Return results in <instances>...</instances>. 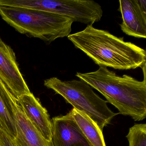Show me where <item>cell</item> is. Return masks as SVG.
Wrapping results in <instances>:
<instances>
[{
	"instance_id": "11",
	"label": "cell",
	"mask_w": 146,
	"mask_h": 146,
	"mask_svg": "<svg viewBox=\"0 0 146 146\" xmlns=\"http://www.w3.org/2000/svg\"><path fill=\"white\" fill-rule=\"evenodd\" d=\"M71 113L92 146H106L102 131L89 117L73 108Z\"/></svg>"
},
{
	"instance_id": "13",
	"label": "cell",
	"mask_w": 146,
	"mask_h": 146,
	"mask_svg": "<svg viewBox=\"0 0 146 146\" xmlns=\"http://www.w3.org/2000/svg\"><path fill=\"white\" fill-rule=\"evenodd\" d=\"M0 146H17L12 137L0 127Z\"/></svg>"
},
{
	"instance_id": "3",
	"label": "cell",
	"mask_w": 146,
	"mask_h": 146,
	"mask_svg": "<svg viewBox=\"0 0 146 146\" xmlns=\"http://www.w3.org/2000/svg\"><path fill=\"white\" fill-rule=\"evenodd\" d=\"M0 16L20 34L50 43L70 35L73 20L56 13L13 7L1 6Z\"/></svg>"
},
{
	"instance_id": "8",
	"label": "cell",
	"mask_w": 146,
	"mask_h": 146,
	"mask_svg": "<svg viewBox=\"0 0 146 146\" xmlns=\"http://www.w3.org/2000/svg\"><path fill=\"white\" fill-rule=\"evenodd\" d=\"M25 116L39 132L48 141H52V120L46 108L32 93L17 100Z\"/></svg>"
},
{
	"instance_id": "2",
	"label": "cell",
	"mask_w": 146,
	"mask_h": 146,
	"mask_svg": "<svg viewBox=\"0 0 146 146\" xmlns=\"http://www.w3.org/2000/svg\"><path fill=\"white\" fill-rule=\"evenodd\" d=\"M142 69V81L127 75L118 76L105 66L92 72H77L76 76L101 93L119 114L139 121L146 117V65Z\"/></svg>"
},
{
	"instance_id": "6",
	"label": "cell",
	"mask_w": 146,
	"mask_h": 146,
	"mask_svg": "<svg viewBox=\"0 0 146 146\" xmlns=\"http://www.w3.org/2000/svg\"><path fill=\"white\" fill-rule=\"evenodd\" d=\"M121 30L126 35L146 38V0H119Z\"/></svg>"
},
{
	"instance_id": "7",
	"label": "cell",
	"mask_w": 146,
	"mask_h": 146,
	"mask_svg": "<svg viewBox=\"0 0 146 146\" xmlns=\"http://www.w3.org/2000/svg\"><path fill=\"white\" fill-rule=\"evenodd\" d=\"M54 146H92L69 112L52 119Z\"/></svg>"
},
{
	"instance_id": "10",
	"label": "cell",
	"mask_w": 146,
	"mask_h": 146,
	"mask_svg": "<svg viewBox=\"0 0 146 146\" xmlns=\"http://www.w3.org/2000/svg\"><path fill=\"white\" fill-rule=\"evenodd\" d=\"M14 98L0 79V127L13 138L17 134L15 113L12 106Z\"/></svg>"
},
{
	"instance_id": "1",
	"label": "cell",
	"mask_w": 146,
	"mask_h": 146,
	"mask_svg": "<svg viewBox=\"0 0 146 146\" xmlns=\"http://www.w3.org/2000/svg\"><path fill=\"white\" fill-rule=\"evenodd\" d=\"M75 47L81 50L100 66L115 70H134L146 65V52L123 37H118L92 25L67 36Z\"/></svg>"
},
{
	"instance_id": "5",
	"label": "cell",
	"mask_w": 146,
	"mask_h": 146,
	"mask_svg": "<svg viewBox=\"0 0 146 146\" xmlns=\"http://www.w3.org/2000/svg\"><path fill=\"white\" fill-rule=\"evenodd\" d=\"M0 79L17 100L31 93L20 71L15 52L1 37Z\"/></svg>"
},
{
	"instance_id": "9",
	"label": "cell",
	"mask_w": 146,
	"mask_h": 146,
	"mask_svg": "<svg viewBox=\"0 0 146 146\" xmlns=\"http://www.w3.org/2000/svg\"><path fill=\"white\" fill-rule=\"evenodd\" d=\"M13 108L15 113L17 134L14 138L17 146H54L39 132L25 116L21 108L13 99Z\"/></svg>"
},
{
	"instance_id": "4",
	"label": "cell",
	"mask_w": 146,
	"mask_h": 146,
	"mask_svg": "<svg viewBox=\"0 0 146 146\" xmlns=\"http://www.w3.org/2000/svg\"><path fill=\"white\" fill-rule=\"evenodd\" d=\"M44 85L61 96L73 108L88 115L101 130L118 114L109 108L107 101L96 94L93 88L82 79L62 81L52 77L45 80Z\"/></svg>"
},
{
	"instance_id": "12",
	"label": "cell",
	"mask_w": 146,
	"mask_h": 146,
	"mask_svg": "<svg viewBox=\"0 0 146 146\" xmlns=\"http://www.w3.org/2000/svg\"><path fill=\"white\" fill-rule=\"evenodd\" d=\"M126 137L129 146H146V124H135L129 128Z\"/></svg>"
}]
</instances>
